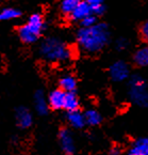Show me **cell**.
<instances>
[{
    "label": "cell",
    "instance_id": "cell-18",
    "mask_svg": "<svg viewBox=\"0 0 148 155\" xmlns=\"http://www.w3.org/2000/svg\"><path fill=\"white\" fill-rule=\"evenodd\" d=\"M85 123L91 126H95L101 122V116L100 114L95 109H89L84 114Z\"/></svg>",
    "mask_w": 148,
    "mask_h": 155
},
{
    "label": "cell",
    "instance_id": "cell-2",
    "mask_svg": "<svg viewBox=\"0 0 148 155\" xmlns=\"http://www.w3.org/2000/svg\"><path fill=\"white\" fill-rule=\"evenodd\" d=\"M39 55L49 62H62L71 59L73 50L58 38H47L39 45Z\"/></svg>",
    "mask_w": 148,
    "mask_h": 155
},
{
    "label": "cell",
    "instance_id": "cell-5",
    "mask_svg": "<svg viewBox=\"0 0 148 155\" xmlns=\"http://www.w3.org/2000/svg\"><path fill=\"white\" fill-rule=\"evenodd\" d=\"M109 73L114 81H124L130 75L129 65L123 60L115 61L109 68Z\"/></svg>",
    "mask_w": 148,
    "mask_h": 155
},
{
    "label": "cell",
    "instance_id": "cell-7",
    "mask_svg": "<svg viewBox=\"0 0 148 155\" xmlns=\"http://www.w3.org/2000/svg\"><path fill=\"white\" fill-rule=\"evenodd\" d=\"M65 97H66V92H64L61 89H55L53 91H51L49 93V95H48V104L55 110L63 109Z\"/></svg>",
    "mask_w": 148,
    "mask_h": 155
},
{
    "label": "cell",
    "instance_id": "cell-15",
    "mask_svg": "<svg viewBox=\"0 0 148 155\" xmlns=\"http://www.w3.org/2000/svg\"><path fill=\"white\" fill-rule=\"evenodd\" d=\"M60 89L63 90L64 92L69 93V92H75L76 88H77V81H76L75 77L71 75H65L60 79L59 81Z\"/></svg>",
    "mask_w": 148,
    "mask_h": 155
},
{
    "label": "cell",
    "instance_id": "cell-13",
    "mask_svg": "<svg viewBox=\"0 0 148 155\" xmlns=\"http://www.w3.org/2000/svg\"><path fill=\"white\" fill-rule=\"evenodd\" d=\"M80 102L78 96L75 94V92H69L66 93V97H65V103H64V108L67 112H73L78 111L79 110Z\"/></svg>",
    "mask_w": 148,
    "mask_h": 155
},
{
    "label": "cell",
    "instance_id": "cell-23",
    "mask_svg": "<svg viewBox=\"0 0 148 155\" xmlns=\"http://www.w3.org/2000/svg\"><path fill=\"white\" fill-rule=\"evenodd\" d=\"M119 154H121V149L117 148V147H114L110 151V155H119Z\"/></svg>",
    "mask_w": 148,
    "mask_h": 155
},
{
    "label": "cell",
    "instance_id": "cell-6",
    "mask_svg": "<svg viewBox=\"0 0 148 155\" xmlns=\"http://www.w3.org/2000/svg\"><path fill=\"white\" fill-rule=\"evenodd\" d=\"M59 139L61 147L65 155H74L75 153V142H74L73 135L68 128H62L59 133Z\"/></svg>",
    "mask_w": 148,
    "mask_h": 155
},
{
    "label": "cell",
    "instance_id": "cell-20",
    "mask_svg": "<svg viewBox=\"0 0 148 155\" xmlns=\"http://www.w3.org/2000/svg\"><path fill=\"white\" fill-rule=\"evenodd\" d=\"M97 23V16H95L94 14H91V15L87 16L84 19H82L80 21V26H81V28H90L93 27Z\"/></svg>",
    "mask_w": 148,
    "mask_h": 155
},
{
    "label": "cell",
    "instance_id": "cell-3",
    "mask_svg": "<svg viewBox=\"0 0 148 155\" xmlns=\"http://www.w3.org/2000/svg\"><path fill=\"white\" fill-rule=\"evenodd\" d=\"M45 28V21L41 13L32 14L27 23L17 29L18 37L25 44H31L36 42L41 37Z\"/></svg>",
    "mask_w": 148,
    "mask_h": 155
},
{
    "label": "cell",
    "instance_id": "cell-8",
    "mask_svg": "<svg viewBox=\"0 0 148 155\" xmlns=\"http://www.w3.org/2000/svg\"><path fill=\"white\" fill-rule=\"evenodd\" d=\"M92 13V9L89 5V3L87 1H82L77 8L73 11V13L69 15V18L74 21H81L82 19H84L87 16L91 15Z\"/></svg>",
    "mask_w": 148,
    "mask_h": 155
},
{
    "label": "cell",
    "instance_id": "cell-16",
    "mask_svg": "<svg viewBox=\"0 0 148 155\" xmlns=\"http://www.w3.org/2000/svg\"><path fill=\"white\" fill-rule=\"evenodd\" d=\"M20 16V10L15 9V8H5V9L0 10V21H12V19L19 18Z\"/></svg>",
    "mask_w": 148,
    "mask_h": 155
},
{
    "label": "cell",
    "instance_id": "cell-22",
    "mask_svg": "<svg viewBox=\"0 0 148 155\" xmlns=\"http://www.w3.org/2000/svg\"><path fill=\"white\" fill-rule=\"evenodd\" d=\"M128 46H129V40L126 38H119L115 41V48L119 51L127 49Z\"/></svg>",
    "mask_w": 148,
    "mask_h": 155
},
{
    "label": "cell",
    "instance_id": "cell-1",
    "mask_svg": "<svg viewBox=\"0 0 148 155\" xmlns=\"http://www.w3.org/2000/svg\"><path fill=\"white\" fill-rule=\"evenodd\" d=\"M110 29L105 23H97L93 27L80 28L77 32L79 46L87 53H98L110 41Z\"/></svg>",
    "mask_w": 148,
    "mask_h": 155
},
{
    "label": "cell",
    "instance_id": "cell-14",
    "mask_svg": "<svg viewBox=\"0 0 148 155\" xmlns=\"http://www.w3.org/2000/svg\"><path fill=\"white\" fill-rule=\"evenodd\" d=\"M67 121L75 128H82L85 125L84 114H81L79 110L78 111L67 112Z\"/></svg>",
    "mask_w": 148,
    "mask_h": 155
},
{
    "label": "cell",
    "instance_id": "cell-21",
    "mask_svg": "<svg viewBox=\"0 0 148 155\" xmlns=\"http://www.w3.org/2000/svg\"><path fill=\"white\" fill-rule=\"evenodd\" d=\"M140 35H141L142 40L148 45V19H146L142 24L141 28H140Z\"/></svg>",
    "mask_w": 148,
    "mask_h": 155
},
{
    "label": "cell",
    "instance_id": "cell-11",
    "mask_svg": "<svg viewBox=\"0 0 148 155\" xmlns=\"http://www.w3.org/2000/svg\"><path fill=\"white\" fill-rule=\"evenodd\" d=\"M133 62L135 65L140 68H146L148 66V45H145L139 47L135 53L133 54Z\"/></svg>",
    "mask_w": 148,
    "mask_h": 155
},
{
    "label": "cell",
    "instance_id": "cell-17",
    "mask_svg": "<svg viewBox=\"0 0 148 155\" xmlns=\"http://www.w3.org/2000/svg\"><path fill=\"white\" fill-rule=\"evenodd\" d=\"M83 0H61L60 2V10L62 14L66 16H69L73 11L82 2Z\"/></svg>",
    "mask_w": 148,
    "mask_h": 155
},
{
    "label": "cell",
    "instance_id": "cell-19",
    "mask_svg": "<svg viewBox=\"0 0 148 155\" xmlns=\"http://www.w3.org/2000/svg\"><path fill=\"white\" fill-rule=\"evenodd\" d=\"M92 9V13L95 16H100L105 13V0H85Z\"/></svg>",
    "mask_w": 148,
    "mask_h": 155
},
{
    "label": "cell",
    "instance_id": "cell-12",
    "mask_svg": "<svg viewBox=\"0 0 148 155\" xmlns=\"http://www.w3.org/2000/svg\"><path fill=\"white\" fill-rule=\"evenodd\" d=\"M34 105L35 110L39 112V114H46L49 109V104H48V100L45 96L44 92L42 90L35 92L34 94Z\"/></svg>",
    "mask_w": 148,
    "mask_h": 155
},
{
    "label": "cell",
    "instance_id": "cell-9",
    "mask_svg": "<svg viewBox=\"0 0 148 155\" xmlns=\"http://www.w3.org/2000/svg\"><path fill=\"white\" fill-rule=\"evenodd\" d=\"M16 122L20 128H28L32 124V114L27 108L19 107L16 110Z\"/></svg>",
    "mask_w": 148,
    "mask_h": 155
},
{
    "label": "cell",
    "instance_id": "cell-10",
    "mask_svg": "<svg viewBox=\"0 0 148 155\" xmlns=\"http://www.w3.org/2000/svg\"><path fill=\"white\" fill-rule=\"evenodd\" d=\"M128 155H148V137L135 140L128 151Z\"/></svg>",
    "mask_w": 148,
    "mask_h": 155
},
{
    "label": "cell",
    "instance_id": "cell-4",
    "mask_svg": "<svg viewBox=\"0 0 148 155\" xmlns=\"http://www.w3.org/2000/svg\"><path fill=\"white\" fill-rule=\"evenodd\" d=\"M130 100L140 107L148 106V88L145 79L140 75H134L129 81Z\"/></svg>",
    "mask_w": 148,
    "mask_h": 155
}]
</instances>
